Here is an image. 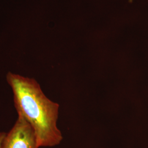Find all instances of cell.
I'll use <instances>...</instances> for the list:
<instances>
[{
    "mask_svg": "<svg viewBox=\"0 0 148 148\" xmlns=\"http://www.w3.org/2000/svg\"><path fill=\"white\" fill-rule=\"evenodd\" d=\"M130 2H132V0H130Z\"/></svg>",
    "mask_w": 148,
    "mask_h": 148,
    "instance_id": "cell-4",
    "label": "cell"
},
{
    "mask_svg": "<svg viewBox=\"0 0 148 148\" xmlns=\"http://www.w3.org/2000/svg\"><path fill=\"white\" fill-rule=\"evenodd\" d=\"M37 137L30 125L21 115L8 133L0 148H39Z\"/></svg>",
    "mask_w": 148,
    "mask_h": 148,
    "instance_id": "cell-2",
    "label": "cell"
},
{
    "mask_svg": "<svg viewBox=\"0 0 148 148\" xmlns=\"http://www.w3.org/2000/svg\"><path fill=\"white\" fill-rule=\"evenodd\" d=\"M5 133L3 132H0V147H1V144L2 142V140L3 138L5 136Z\"/></svg>",
    "mask_w": 148,
    "mask_h": 148,
    "instance_id": "cell-3",
    "label": "cell"
},
{
    "mask_svg": "<svg viewBox=\"0 0 148 148\" xmlns=\"http://www.w3.org/2000/svg\"><path fill=\"white\" fill-rule=\"evenodd\" d=\"M6 80L13 95L18 115L30 125L39 147H52L63 139L57 127L59 105L51 101L34 79L8 72Z\"/></svg>",
    "mask_w": 148,
    "mask_h": 148,
    "instance_id": "cell-1",
    "label": "cell"
}]
</instances>
